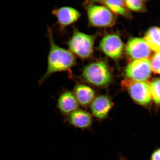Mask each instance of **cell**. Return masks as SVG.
I'll list each match as a JSON object with an SVG mask.
<instances>
[{
  "label": "cell",
  "instance_id": "cell-18",
  "mask_svg": "<svg viewBox=\"0 0 160 160\" xmlns=\"http://www.w3.org/2000/svg\"><path fill=\"white\" fill-rule=\"evenodd\" d=\"M125 4L129 9L134 11H138L143 9L144 3L142 1H125Z\"/></svg>",
  "mask_w": 160,
  "mask_h": 160
},
{
  "label": "cell",
  "instance_id": "cell-11",
  "mask_svg": "<svg viewBox=\"0 0 160 160\" xmlns=\"http://www.w3.org/2000/svg\"><path fill=\"white\" fill-rule=\"evenodd\" d=\"M79 107L72 91L63 89L57 100V108L60 113L65 117L79 108Z\"/></svg>",
  "mask_w": 160,
  "mask_h": 160
},
{
  "label": "cell",
  "instance_id": "cell-19",
  "mask_svg": "<svg viewBox=\"0 0 160 160\" xmlns=\"http://www.w3.org/2000/svg\"><path fill=\"white\" fill-rule=\"evenodd\" d=\"M149 160H160V148L154 151L150 158Z\"/></svg>",
  "mask_w": 160,
  "mask_h": 160
},
{
  "label": "cell",
  "instance_id": "cell-14",
  "mask_svg": "<svg viewBox=\"0 0 160 160\" xmlns=\"http://www.w3.org/2000/svg\"><path fill=\"white\" fill-rule=\"evenodd\" d=\"M144 39L151 50L156 52L160 51V28H151L146 33Z\"/></svg>",
  "mask_w": 160,
  "mask_h": 160
},
{
  "label": "cell",
  "instance_id": "cell-5",
  "mask_svg": "<svg viewBox=\"0 0 160 160\" xmlns=\"http://www.w3.org/2000/svg\"><path fill=\"white\" fill-rule=\"evenodd\" d=\"M124 87L128 90L132 98L139 104L148 105L152 99L150 84L146 82H138L129 79L122 82Z\"/></svg>",
  "mask_w": 160,
  "mask_h": 160
},
{
  "label": "cell",
  "instance_id": "cell-6",
  "mask_svg": "<svg viewBox=\"0 0 160 160\" xmlns=\"http://www.w3.org/2000/svg\"><path fill=\"white\" fill-rule=\"evenodd\" d=\"M151 61L148 59L135 60L131 62L125 70V75L129 79L146 82L151 75Z\"/></svg>",
  "mask_w": 160,
  "mask_h": 160
},
{
  "label": "cell",
  "instance_id": "cell-2",
  "mask_svg": "<svg viewBox=\"0 0 160 160\" xmlns=\"http://www.w3.org/2000/svg\"><path fill=\"white\" fill-rule=\"evenodd\" d=\"M78 78L80 82L97 87H104L111 82L112 76L104 62H92L84 66Z\"/></svg>",
  "mask_w": 160,
  "mask_h": 160
},
{
  "label": "cell",
  "instance_id": "cell-4",
  "mask_svg": "<svg viewBox=\"0 0 160 160\" xmlns=\"http://www.w3.org/2000/svg\"><path fill=\"white\" fill-rule=\"evenodd\" d=\"M83 6L87 12L89 26L104 28L110 27L115 23V16L107 8L89 2H86Z\"/></svg>",
  "mask_w": 160,
  "mask_h": 160
},
{
  "label": "cell",
  "instance_id": "cell-20",
  "mask_svg": "<svg viewBox=\"0 0 160 160\" xmlns=\"http://www.w3.org/2000/svg\"><path fill=\"white\" fill-rule=\"evenodd\" d=\"M118 160H128L126 158L123 157H121Z\"/></svg>",
  "mask_w": 160,
  "mask_h": 160
},
{
  "label": "cell",
  "instance_id": "cell-12",
  "mask_svg": "<svg viewBox=\"0 0 160 160\" xmlns=\"http://www.w3.org/2000/svg\"><path fill=\"white\" fill-rule=\"evenodd\" d=\"M73 92L80 107L86 109L95 98L96 92L91 86L77 82L74 87Z\"/></svg>",
  "mask_w": 160,
  "mask_h": 160
},
{
  "label": "cell",
  "instance_id": "cell-16",
  "mask_svg": "<svg viewBox=\"0 0 160 160\" xmlns=\"http://www.w3.org/2000/svg\"><path fill=\"white\" fill-rule=\"evenodd\" d=\"M150 85L152 99L155 103L160 105V78L154 80Z\"/></svg>",
  "mask_w": 160,
  "mask_h": 160
},
{
  "label": "cell",
  "instance_id": "cell-9",
  "mask_svg": "<svg viewBox=\"0 0 160 160\" xmlns=\"http://www.w3.org/2000/svg\"><path fill=\"white\" fill-rule=\"evenodd\" d=\"M99 48L106 55L113 59L121 56L123 49V43L118 36L108 35L104 37L99 44Z\"/></svg>",
  "mask_w": 160,
  "mask_h": 160
},
{
  "label": "cell",
  "instance_id": "cell-10",
  "mask_svg": "<svg viewBox=\"0 0 160 160\" xmlns=\"http://www.w3.org/2000/svg\"><path fill=\"white\" fill-rule=\"evenodd\" d=\"M128 55L136 60L148 59L151 54V49L144 39L134 38L130 39L126 47Z\"/></svg>",
  "mask_w": 160,
  "mask_h": 160
},
{
  "label": "cell",
  "instance_id": "cell-8",
  "mask_svg": "<svg viewBox=\"0 0 160 160\" xmlns=\"http://www.w3.org/2000/svg\"><path fill=\"white\" fill-rule=\"evenodd\" d=\"M64 122L76 128L90 130L93 123L92 116L87 110L78 108L65 117Z\"/></svg>",
  "mask_w": 160,
  "mask_h": 160
},
{
  "label": "cell",
  "instance_id": "cell-17",
  "mask_svg": "<svg viewBox=\"0 0 160 160\" xmlns=\"http://www.w3.org/2000/svg\"><path fill=\"white\" fill-rule=\"evenodd\" d=\"M150 61L152 71L160 75V51L157 52L153 56Z\"/></svg>",
  "mask_w": 160,
  "mask_h": 160
},
{
  "label": "cell",
  "instance_id": "cell-1",
  "mask_svg": "<svg viewBox=\"0 0 160 160\" xmlns=\"http://www.w3.org/2000/svg\"><path fill=\"white\" fill-rule=\"evenodd\" d=\"M48 35L50 43L48 67L45 74L39 80V84L42 85L50 76L60 72H67L69 77L73 79L71 69L77 64V58L69 50L60 47L56 43L52 31L49 27H48Z\"/></svg>",
  "mask_w": 160,
  "mask_h": 160
},
{
  "label": "cell",
  "instance_id": "cell-3",
  "mask_svg": "<svg viewBox=\"0 0 160 160\" xmlns=\"http://www.w3.org/2000/svg\"><path fill=\"white\" fill-rule=\"evenodd\" d=\"M95 38V35L87 34L74 27L67 45L69 51L75 56L82 60H87L93 55Z\"/></svg>",
  "mask_w": 160,
  "mask_h": 160
},
{
  "label": "cell",
  "instance_id": "cell-15",
  "mask_svg": "<svg viewBox=\"0 0 160 160\" xmlns=\"http://www.w3.org/2000/svg\"><path fill=\"white\" fill-rule=\"evenodd\" d=\"M111 11L119 14L124 15L126 11L124 5H125L123 1H102Z\"/></svg>",
  "mask_w": 160,
  "mask_h": 160
},
{
  "label": "cell",
  "instance_id": "cell-7",
  "mask_svg": "<svg viewBox=\"0 0 160 160\" xmlns=\"http://www.w3.org/2000/svg\"><path fill=\"white\" fill-rule=\"evenodd\" d=\"M52 13L57 18V25L62 32L68 27L77 22L82 15L78 10L69 6L56 8L52 11Z\"/></svg>",
  "mask_w": 160,
  "mask_h": 160
},
{
  "label": "cell",
  "instance_id": "cell-13",
  "mask_svg": "<svg viewBox=\"0 0 160 160\" xmlns=\"http://www.w3.org/2000/svg\"><path fill=\"white\" fill-rule=\"evenodd\" d=\"M112 106V103L108 96L101 95L95 98L89 107L92 116L102 120L107 118Z\"/></svg>",
  "mask_w": 160,
  "mask_h": 160
}]
</instances>
